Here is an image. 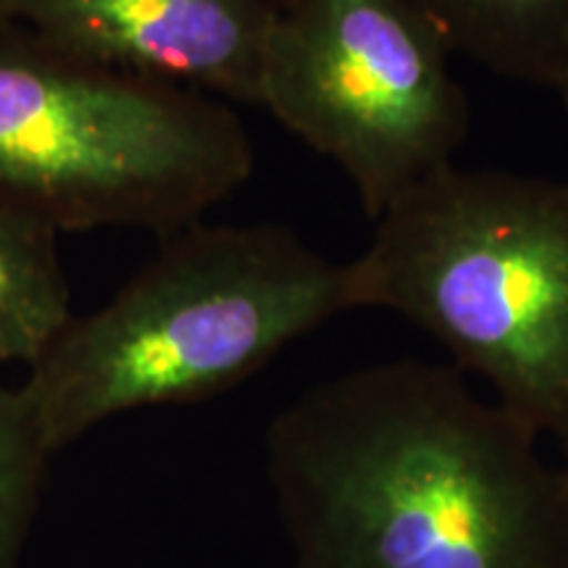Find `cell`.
<instances>
[{
    "label": "cell",
    "instance_id": "cell-4",
    "mask_svg": "<svg viewBox=\"0 0 568 568\" xmlns=\"http://www.w3.org/2000/svg\"><path fill=\"white\" fill-rule=\"evenodd\" d=\"M255 169L230 103L95 63L0 13V211L53 232L203 222Z\"/></svg>",
    "mask_w": 568,
    "mask_h": 568
},
{
    "label": "cell",
    "instance_id": "cell-2",
    "mask_svg": "<svg viewBox=\"0 0 568 568\" xmlns=\"http://www.w3.org/2000/svg\"><path fill=\"white\" fill-rule=\"evenodd\" d=\"M347 311L343 264L280 224L195 222L74 316L21 387L55 456L140 408L209 400Z\"/></svg>",
    "mask_w": 568,
    "mask_h": 568
},
{
    "label": "cell",
    "instance_id": "cell-5",
    "mask_svg": "<svg viewBox=\"0 0 568 568\" xmlns=\"http://www.w3.org/2000/svg\"><path fill=\"white\" fill-rule=\"evenodd\" d=\"M261 105L343 169L374 222L456 163L471 124L450 53L400 0H290Z\"/></svg>",
    "mask_w": 568,
    "mask_h": 568
},
{
    "label": "cell",
    "instance_id": "cell-6",
    "mask_svg": "<svg viewBox=\"0 0 568 568\" xmlns=\"http://www.w3.org/2000/svg\"><path fill=\"white\" fill-rule=\"evenodd\" d=\"M290 0H3L0 13L71 53L224 103L261 105Z\"/></svg>",
    "mask_w": 568,
    "mask_h": 568
},
{
    "label": "cell",
    "instance_id": "cell-10",
    "mask_svg": "<svg viewBox=\"0 0 568 568\" xmlns=\"http://www.w3.org/2000/svg\"><path fill=\"white\" fill-rule=\"evenodd\" d=\"M564 450V460H560V474H564V485H566V495H568V443L560 447Z\"/></svg>",
    "mask_w": 568,
    "mask_h": 568
},
{
    "label": "cell",
    "instance_id": "cell-11",
    "mask_svg": "<svg viewBox=\"0 0 568 568\" xmlns=\"http://www.w3.org/2000/svg\"><path fill=\"white\" fill-rule=\"evenodd\" d=\"M560 98H564V105H566V113H568V84L564 90H560Z\"/></svg>",
    "mask_w": 568,
    "mask_h": 568
},
{
    "label": "cell",
    "instance_id": "cell-1",
    "mask_svg": "<svg viewBox=\"0 0 568 568\" xmlns=\"http://www.w3.org/2000/svg\"><path fill=\"white\" fill-rule=\"evenodd\" d=\"M293 568H568V495L539 435L456 366L332 376L266 429Z\"/></svg>",
    "mask_w": 568,
    "mask_h": 568
},
{
    "label": "cell",
    "instance_id": "cell-9",
    "mask_svg": "<svg viewBox=\"0 0 568 568\" xmlns=\"http://www.w3.org/2000/svg\"><path fill=\"white\" fill-rule=\"evenodd\" d=\"M48 460L21 387L0 382V568H21Z\"/></svg>",
    "mask_w": 568,
    "mask_h": 568
},
{
    "label": "cell",
    "instance_id": "cell-3",
    "mask_svg": "<svg viewBox=\"0 0 568 568\" xmlns=\"http://www.w3.org/2000/svg\"><path fill=\"white\" fill-rule=\"evenodd\" d=\"M345 303L408 318L539 437L568 443V182L439 169L343 264Z\"/></svg>",
    "mask_w": 568,
    "mask_h": 568
},
{
    "label": "cell",
    "instance_id": "cell-7",
    "mask_svg": "<svg viewBox=\"0 0 568 568\" xmlns=\"http://www.w3.org/2000/svg\"><path fill=\"white\" fill-rule=\"evenodd\" d=\"M450 55L506 80L568 84V0H400Z\"/></svg>",
    "mask_w": 568,
    "mask_h": 568
},
{
    "label": "cell",
    "instance_id": "cell-12",
    "mask_svg": "<svg viewBox=\"0 0 568 568\" xmlns=\"http://www.w3.org/2000/svg\"><path fill=\"white\" fill-rule=\"evenodd\" d=\"M0 3H3V0H0Z\"/></svg>",
    "mask_w": 568,
    "mask_h": 568
},
{
    "label": "cell",
    "instance_id": "cell-8",
    "mask_svg": "<svg viewBox=\"0 0 568 568\" xmlns=\"http://www.w3.org/2000/svg\"><path fill=\"white\" fill-rule=\"evenodd\" d=\"M59 232L0 211V368H30L74 318Z\"/></svg>",
    "mask_w": 568,
    "mask_h": 568
}]
</instances>
